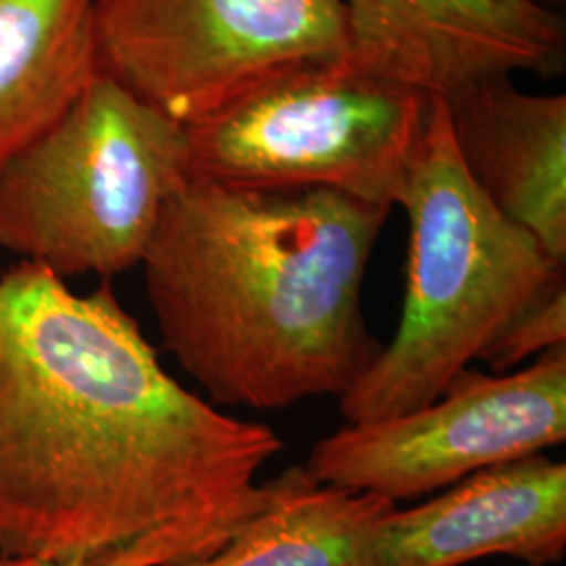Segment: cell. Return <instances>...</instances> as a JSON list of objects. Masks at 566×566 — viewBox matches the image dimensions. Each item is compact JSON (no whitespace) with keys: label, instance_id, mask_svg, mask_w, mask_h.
I'll return each mask as SVG.
<instances>
[{"label":"cell","instance_id":"6da1fadb","mask_svg":"<svg viewBox=\"0 0 566 566\" xmlns=\"http://www.w3.org/2000/svg\"><path fill=\"white\" fill-rule=\"evenodd\" d=\"M280 434L179 385L109 280L0 273V552L193 566L261 512Z\"/></svg>","mask_w":566,"mask_h":566},{"label":"cell","instance_id":"7a4b0ae2","mask_svg":"<svg viewBox=\"0 0 566 566\" xmlns=\"http://www.w3.org/2000/svg\"><path fill=\"white\" fill-rule=\"evenodd\" d=\"M390 210L324 189L187 179L142 263L166 348L214 403L340 399L382 350L361 294Z\"/></svg>","mask_w":566,"mask_h":566},{"label":"cell","instance_id":"3957f363","mask_svg":"<svg viewBox=\"0 0 566 566\" xmlns=\"http://www.w3.org/2000/svg\"><path fill=\"white\" fill-rule=\"evenodd\" d=\"M397 206L409 217L403 315L395 340L340 397L346 424L395 418L439 399L565 277V266L465 175L441 97L430 102Z\"/></svg>","mask_w":566,"mask_h":566},{"label":"cell","instance_id":"277c9868","mask_svg":"<svg viewBox=\"0 0 566 566\" xmlns=\"http://www.w3.org/2000/svg\"><path fill=\"white\" fill-rule=\"evenodd\" d=\"M187 181L181 124L97 74L36 142L0 168V248L61 280L143 263Z\"/></svg>","mask_w":566,"mask_h":566},{"label":"cell","instance_id":"5b68a950","mask_svg":"<svg viewBox=\"0 0 566 566\" xmlns=\"http://www.w3.org/2000/svg\"><path fill=\"white\" fill-rule=\"evenodd\" d=\"M430 102L346 60L306 61L187 126V179L259 191L324 189L395 208Z\"/></svg>","mask_w":566,"mask_h":566},{"label":"cell","instance_id":"8992f818","mask_svg":"<svg viewBox=\"0 0 566 566\" xmlns=\"http://www.w3.org/2000/svg\"><path fill=\"white\" fill-rule=\"evenodd\" d=\"M93 21L97 72L182 128L350 46L340 0H95Z\"/></svg>","mask_w":566,"mask_h":566},{"label":"cell","instance_id":"52a82bcc","mask_svg":"<svg viewBox=\"0 0 566 566\" xmlns=\"http://www.w3.org/2000/svg\"><path fill=\"white\" fill-rule=\"evenodd\" d=\"M566 439V344L514 374L470 367L432 403L344 424L313 447L306 472L325 485L416 500L491 465Z\"/></svg>","mask_w":566,"mask_h":566},{"label":"cell","instance_id":"ba28073f","mask_svg":"<svg viewBox=\"0 0 566 566\" xmlns=\"http://www.w3.org/2000/svg\"><path fill=\"white\" fill-rule=\"evenodd\" d=\"M340 2L346 61L428 97L493 76L565 72V13L531 0Z\"/></svg>","mask_w":566,"mask_h":566},{"label":"cell","instance_id":"9c48e42d","mask_svg":"<svg viewBox=\"0 0 566 566\" xmlns=\"http://www.w3.org/2000/svg\"><path fill=\"white\" fill-rule=\"evenodd\" d=\"M380 566H462L507 556L556 565L566 552V465L544 453L491 465L422 506L386 516Z\"/></svg>","mask_w":566,"mask_h":566},{"label":"cell","instance_id":"30bf717a","mask_svg":"<svg viewBox=\"0 0 566 566\" xmlns=\"http://www.w3.org/2000/svg\"><path fill=\"white\" fill-rule=\"evenodd\" d=\"M441 99L465 175L565 266V93H525L512 76H493Z\"/></svg>","mask_w":566,"mask_h":566},{"label":"cell","instance_id":"8fae6325","mask_svg":"<svg viewBox=\"0 0 566 566\" xmlns=\"http://www.w3.org/2000/svg\"><path fill=\"white\" fill-rule=\"evenodd\" d=\"M95 0H0V168L99 74Z\"/></svg>","mask_w":566,"mask_h":566},{"label":"cell","instance_id":"7c38bea8","mask_svg":"<svg viewBox=\"0 0 566 566\" xmlns=\"http://www.w3.org/2000/svg\"><path fill=\"white\" fill-rule=\"evenodd\" d=\"M395 507L292 465L273 479L269 504L193 566H380V528Z\"/></svg>","mask_w":566,"mask_h":566},{"label":"cell","instance_id":"4fadbf2b","mask_svg":"<svg viewBox=\"0 0 566 566\" xmlns=\"http://www.w3.org/2000/svg\"><path fill=\"white\" fill-rule=\"evenodd\" d=\"M565 344L566 283L563 277L507 325L506 332L486 350L483 361L491 365L495 374H506L510 367L523 364L528 357H539L549 348Z\"/></svg>","mask_w":566,"mask_h":566},{"label":"cell","instance_id":"5bb4252c","mask_svg":"<svg viewBox=\"0 0 566 566\" xmlns=\"http://www.w3.org/2000/svg\"><path fill=\"white\" fill-rule=\"evenodd\" d=\"M0 566H70L46 558H36V556H15V554H2L0 552Z\"/></svg>","mask_w":566,"mask_h":566},{"label":"cell","instance_id":"9a60e30c","mask_svg":"<svg viewBox=\"0 0 566 566\" xmlns=\"http://www.w3.org/2000/svg\"><path fill=\"white\" fill-rule=\"evenodd\" d=\"M531 2H535L539 7H546V9H552V11H560V13H563L566 4V0H531Z\"/></svg>","mask_w":566,"mask_h":566}]
</instances>
